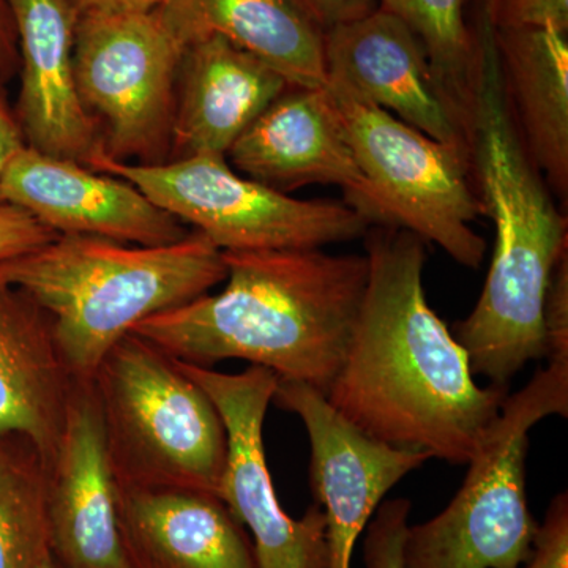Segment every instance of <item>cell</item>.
Here are the masks:
<instances>
[{"instance_id":"obj_1","label":"cell","mask_w":568,"mask_h":568,"mask_svg":"<svg viewBox=\"0 0 568 568\" xmlns=\"http://www.w3.org/2000/svg\"><path fill=\"white\" fill-rule=\"evenodd\" d=\"M364 237V301L325 398L369 439L467 465L508 388L478 386L465 347L426 301L425 242L390 226Z\"/></svg>"},{"instance_id":"obj_2","label":"cell","mask_w":568,"mask_h":568,"mask_svg":"<svg viewBox=\"0 0 568 568\" xmlns=\"http://www.w3.org/2000/svg\"><path fill=\"white\" fill-rule=\"evenodd\" d=\"M226 287L148 317L133 334L185 364L237 358L324 396L345 362L368 261L320 250L223 252Z\"/></svg>"},{"instance_id":"obj_3","label":"cell","mask_w":568,"mask_h":568,"mask_svg":"<svg viewBox=\"0 0 568 568\" xmlns=\"http://www.w3.org/2000/svg\"><path fill=\"white\" fill-rule=\"evenodd\" d=\"M480 39L470 171L481 213L495 226V250L477 305L452 334L465 347L474 375L507 387L523 366L547 358L544 302L555 265L568 250V227L519 140L485 22Z\"/></svg>"},{"instance_id":"obj_4","label":"cell","mask_w":568,"mask_h":568,"mask_svg":"<svg viewBox=\"0 0 568 568\" xmlns=\"http://www.w3.org/2000/svg\"><path fill=\"white\" fill-rule=\"evenodd\" d=\"M0 276L48 313L71 375L91 381L123 336L148 317L207 294L226 280V264L200 231L162 246L58 235L0 263Z\"/></svg>"},{"instance_id":"obj_5","label":"cell","mask_w":568,"mask_h":568,"mask_svg":"<svg viewBox=\"0 0 568 568\" xmlns=\"http://www.w3.org/2000/svg\"><path fill=\"white\" fill-rule=\"evenodd\" d=\"M91 381L119 487L219 496L226 426L178 358L132 332L104 355Z\"/></svg>"},{"instance_id":"obj_6","label":"cell","mask_w":568,"mask_h":568,"mask_svg":"<svg viewBox=\"0 0 568 568\" xmlns=\"http://www.w3.org/2000/svg\"><path fill=\"white\" fill-rule=\"evenodd\" d=\"M549 416H568V364L562 362H549L507 396L450 504L424 525L407 528L405 568H519L528 562L538 529L526 495L529 433Z\"/></svg>"},{"instance_id":"obj_7","label":"cell","mask_w":568,"mask_h":568,"mask_svg":"<svg viewBox=\"0 0 568 568\" xmlns=\"http://www.w3.org/2000/svg\"><path fill=\"white\" fill-rule=\"evenodd\" d=\"M325 85L365 178L358 212L372 224L436 244L465 267H480L487 244L470 227L484 213L469 153L433 140L338 85Z\"/></svg>"},{"instance_id":"obj_8","label":"cell","mask_w":568,"mask_h":568,"mask_svg":"<svg viewBox=\"0 0 568 568\" xmlns=\"http://www.w3.org/2000/svg\"><path fill=\"white\" fill-rule=\"evenodd\" d=\"M100 173L132 183L222 252L320 250L364 237L372 226L346 201L297 200L237 173L222 155L160 164L106 160Z\"/></svg>"},{"instance_id":"obj_9","label":"cell","mask_w":568,"mask_h":568,"mask_svg":"<svg viewBox=\"0 0 568 568\" xmlns=\"http://www.w3.org/2000/svg\"><path fill=\"white\" fill-rule=\"evenodd\" d=\"M183 51L159 10L82 11L74 73L110 160H170Z\"/></svg>"},{"instance_id":"obj_10","label":"cell","mask_w":568,"mask_h":568,"mask_svg":"<svg viewBox=\"0 0 568 568\" xmlns=\"http://www.w3.org/2000/svg\"><path fill=\"white\" fill-rule=\"evenodd\" d=\"M211 396L227 435V462L219 497L252 537L261 568H328L327 532L321 506L291 518L276 497L264 450V420L278 377L250 365L237 375L179 361Z\"/></svg>"},{"instance_id":"obj_11","label":"cell","mask_w":568,"mask_h":568,"mask_svg":"<svg viewBox=\"0 0 568 568\" xmlns=\"http://www.w3.org/2000/svg\"><path fill=\"white\" fill-rule=\"evenodd\" d=\"M327 82L390 112L433 140L470 156V118L436 73L424 44L388 11L324 33Z\"/></svg>"},{"instance_id":"obj_12","label":"cell","mask_w":568,"mask_h":568,"mask_svg":"<svg viewBox=\"0 0 568 568\" xmlns=\"http://www.w3.org/2000/svg\"><path fill=\"white\" fill-rule=\"evenodd\" d=\"M272 403L304 422L312 450L310 488L324 511L328 568H351L357 538L384 497L432 458L362 435L304 383L278 379Z\"/></svg>"},{"instance_id":"obj_13","label":"cell","mask_w":568,"mask_h":568,"mask_svg":"<svg viewBox=\"0 0 568 568\" xmlns=\"http://www.w3.org/2000/svg\"><path fill=\"white\" fill-rule=\"evenodd\" d=\"M0 203L17 205L59 235L162 246L192 230L132 183L73 160L22 149L0 181Z\"/></svg>"},{"instance_id":"obj_14","label":"cell","mask_w":568,"mask_h":568,"mask_svg":"<svg viewBox=\"0 0 568 568\" xmlns=\"http://www.w3.org/2000/svg\"><path fill=\"white\" fill-rule=\"evenodd\" d=\"M48 549L61 568H129L112 470L92 381H77L47 465Z\"/></svg>"},{"instance_id":"obj_15","label":"cell","mask_w":568,"mask_h":568,"mask_svg":"<svg viewBox=\"0 0 568 568\" xmlns=\"http://www.w3.org/2000/svg\"><path fill=\"white\" fill-rule=\"evenodd\" d=\"M20 48L17 118L33 151L100 171L106 160L100 126L82 103L74 73L73 0H7Z\"/></svg>"},{"instance_id":"obj_16","label":"cell","mask_w":568,"mask_h":568,"mask_svg":"<svg viewBox=\"0 0 568 568\" xmlns=\"http://www.w3.org/2000/svg\"><path fill=\"white\" fill-rule=\"evenodd\" d=\"M226 160L278 192L331 183L342 186L357 211L365 197L364 174L327 85H291L234 142Z\"/></svg>"},{"instance_id":"obj_17","label":"cell","mask_w":568,"mask_h":568,"mask_svg":"<svg viewBox=\"0 0 568 568\" xmlns=\"http://www.w3.org/2000/svg\"><path fill=\"white\" fill-rule=\"evenodd\" d=\"M290 88L283 74L223 37L186 44L168 162L226 156L245 130Z\"/></svg>"},{"instance_id":"obj_18","label":"cell","mask_w":568,"mask_h":568,"mask_svg":"<svg viewBox=\"0 0 568 568\" xmlns=\"http://www.w3.org/2000/svg\"><path fill=\"white\" fill-rule=\"evenodd\" d=\"M119 528L129 568H261L248 530L213 493L119 487Z\"/></svg>"},{"instance_id":"obj_19","label":"cell","mask_w":568,"mask_h":568,"mask_svg":"<svg viewBox=\"0 0 568 568\" xmlns=\"http://www.w3.org/2000/svg\"><path fill=\"white\" fill-rule=\"evenodd\" d=\"M74 383L51 317L0 276V436L24 437L48 465L61 440Z\"/></svg>"},{"instance_id":"obj_20","label":"cell","mask_w":568,"mask_h":568,"mask_svg":"<svg viewBox=\"0 0 568 568\" xmlns=\"http://www.w3.org/2000/svg\"><path fill=\"white\" fill-rule=\"evenodd\" d=\"M489 32L519 140L551 193L567 203L568 31L489 28Z\"/></svg>"},{"instance_id":"obj_21","label":"cell","mask_w":568,"mask_h":568,"mask_svg":"<svg viewBox=\"0 0 568 568\" xmlns=\"http://www.w3.org/2000/svg\"><path fill=\"white\" fill-rule=\"evenodd\" d=\"M159 13L183 47L223 37L295 88L327 84L324 32L295 0H168Z\"/></svg>"},{"instance_id":"obj_22","label":"cell","mask_w":568,"mask_h":568,"mask_svg":"<svg viewBox=\"0 0 568 568\" xmlns=\"http://www.w3.org/2000/svg\"><path fill=\"white\" fill-rule=\"evenodd\" d=\"M48 549L47 463L20 436H0V568H37Z\"/></svg>"},{"instance_id":"obj_23","label":"cell","mask_w":568,"mask_h":568,"mask_svg":"<svg viewBox=\"0 0 568 568\" xmlns=\"http://www.w3.org/2000/svg\"><path fill=\"white\" fill-rule=\"evenodd\" d=\"M379 9L399 18L424 44L436 73L469 114L481 39L466 20V0H377Z\"/></svg>"},{"instance_id":"obj_24","label":"cell","mask_w":568,"mask_h":568,"mask_svg":"<svg viewBox=\"0 0 568 568\" xmlns=\"http://www.w3.org/2000/svg\"><path fill=\"white\" fill-rule=\"evenodd\" d=\"M409 500H386L377 507L376 517L366 526L364 558L366 568H405L403 544L410 514Z\"/></svg>"},{"instance_id":"obj_25","label":"cell","mask_w":568,"mask_h":568,"mask_svg":"<svg viewBox=\"0 0 568 568\" xmlns=\"http://www.w3.org/2000/svg\"><path fill=\"white\" fill-rule=\"evenodd\" d=\"M491 29L558 28L568 31V0H485Z\"/></svg>"},{"instance_id":"obj_26","label":"cell","mask_w":568,"mask_h":568,"mask_svg":"<svg viewBox=\"0 0 568 568\" xmlns=\"http://www.w3.org/2000/svg\"><path fill=\"white\" fill-rule=\"evenodd\" d=\"M544 325L548 361L568 364V250L559 257L549 280Z\"/></svg>"},{"instance_id":"obj_27","label":"cell","mask_w":568,"mask_h":568,"mask_svg":"<svg viewBox=\"0 0 568 568\" xmlns=\"http://www.w3.org/2000/svg\"><path fill=\"white\" fill-rule=\"evenodd\" d=\"M525 568H568V495L552 497Z\"/></svg>"},{"instance_id":"obj_28","label":"cell","mask_w":568,"mask_h":568,"mask_svg":"<svg viewBox=\"0 0 568 568\" xmlns=\"http://www.w3.org/2000/svg\"><path fill=\"white\" fill-rule=\"evenodd\" d=\"M59 234L17 205L0 203V263L36 252Z\"/></svg>"},{"instance_id":"obj_29","label":"cell","mask_w":568,"mask_h":568,"mask_svg":"<svg viewBox=\"0 0 568 568\" xmlns=\"http://www.w3.org/2000/svg\"><path fill=\"white\" fill-rule=\"evenodd\" d=\"M324 33L361 20L377 9V0H295Z\"/></svg>"},{"instance_id":"obj_30","label":"cell","mask_w":568,"mask_h":568,"mask_svg":"<svg viewBox=\"0 0 568 568\" xmlns=\"http://www.w3.org/2000/svg\"><path fill=\"white\" fill-rule=\"evenodd\" d=\"M0 81V181L11 160L28 148L17 112L10 106Z\"/></svg>"},{"instance_id":"obj_31","label":"cell","mask_w":568,"mask_h":568,"mask_svg":"<svg viewBox=\"0 0 568 568\" xmlns=\"http://www.w3.org/2000/svg\"><path fill=\"white\" fill-rule=\"evenodd\" d=\"M20 73V48L13 14L7 0H0V81L10 82Z\"/></svg>"},{"instance_id":"obj_32","label":"cell","mask_w":568,"mask_h":568,"mask_svg":"<svg viewBox=\"0 0 568 568\" xmlns=\"http://www.w3.org/2000/svg\"><path fill=\"white\" fill-rule=\"evenodd\" d=\"M82 11H153L162 9L168 0H73Z\"/></svg>"},{"instance_id":"obj_33","label":"cell","mask_w":568,"mask_h":568,"mask_svg":"<svg viewBox=\"0 0 568 568\" xmlns=\"http://www.w3.org/2000/svg\"><path fill=\"white\" fill-rule=\"evenodd\" d=\"M37 568H61L59 567V564L55 562L54 559H52V556L50 552H48L47 556H44L43 560L39 564V567Z\"/></svg>"}]
</instances>
